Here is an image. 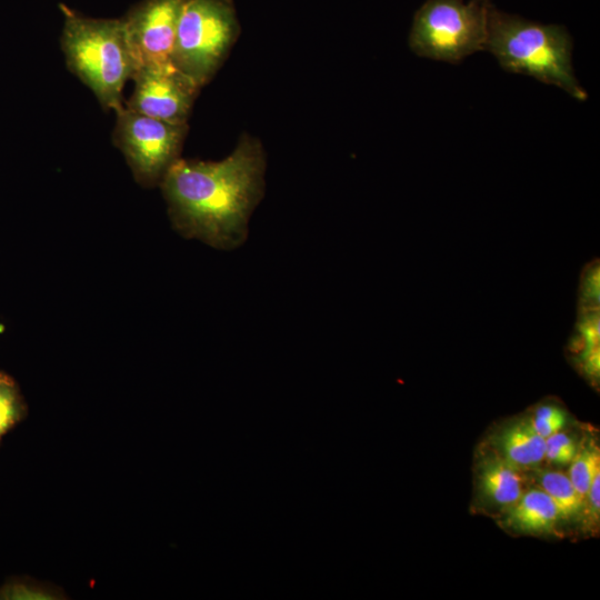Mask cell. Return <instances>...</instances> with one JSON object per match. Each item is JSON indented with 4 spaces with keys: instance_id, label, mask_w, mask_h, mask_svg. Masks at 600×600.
<instances>
[{
    "instance_id": "2e32d148",
    "label": "cell",
    "mask_w": 600,
    "mask_h": 600,
    "mask_svg": "<svg viewBox=\"0 0 600 600\" xmlns=\"http://www.w3.org/2000/svg\"><path fill=\"white\" fill-rule=\"evenodd\" d=\"M56 594V592L50 591L48 588L23 582L6 586L0 592L2 598L10 599H54L51 596Z\"/></svg>"
},
{
    "instance_id": "5b68a950",
    "label": "cell",
    "mask_w": 600,
    "mask_h": 600,
    "mask_svg": "<svg viewBox=\"0 0 600 600\" xmlns=\"http://www.w3.org/2000/svg\"><path fill=\"white\" fill-rule=\"evenodd\" d=\"M488 6L489 0H427L413 17L410 49L450 63L483 50Z\"/></svg>"
},
{
    "instance_id": "9c48e42d",
    "label": "cell",
    "mask_w": 600,
    "mask_h": 600,
    "mask_svg": "<svg viewBox=\"0 0 600 600\" xmlns=\"http://www.w3.org/2000/svg\"><path fill=\"white\" fill-rule=\"evenodd\" d=\"M522 471L498 454L487 457L478 469L480 497L491 507L509 509L526 491L527 480Z\"/></svg>"
},
{
    "instance_id": "7a4b0ae2",
    "label": "cell",
    "mask_w": 600,
    "mask_h": 600,
    "mask_svg": "<svg viewBox=\"0 0 600 600\" xmlns=\"http://www.w3.org/2000/svg\"><path fill=\"white\" fill-rule=\"evenodd\" d=\"M484 49L509 72L559 87L580 101L587 99L572 68L571 36L561 24L530 21L489 2Z\"/></svg>"
},
{
    "instance_id": "30bf717a",
    "label": "cell",
    "mask_w": 600,
    "mask_h": 600,
    "mask_svg": "<svg viewBox=\"0 0 600 600\" xmlns=\"http://www.w3.org/2000/svg\"><path fill=\"white\" fill-rule=\"evenodd\" d=\"M499 457L522 470L544 460L546 439L539 436L528 419L503 427L494 439Z\"/></svg>"
},
{
    "instance_id": "8fae6325",
    "label": "cell",
    "mask_w": 600,
    "mask_h": 600,
    "mask_svg": "<svg viewBox=\"0 0 600 600\" xmlns=\"http://www.w3.org/2000/svg\"><path fill=\"white\" fill-rule=\"evenodd\" d=\"M563 519L554 501L542 489L524 491L507 509V524L524 533H549Z\"/></svg>"
},
{
    "instance_id": "3957f363",
    "label": "cell",
    "mask_w": 600,
    "mask_h": 600,
    "mask_svg": "<svg viewBox=\"0 0 600 600\" xmlns=\"http://www.w3.org/2000/svg\"><path fill=\"white\" fill-rule=\"evenodd\" d=\"M64 23L60 38L68 69L97 97L104 110L117 111L134 62L121 19L84 17L59 6Z\"/></svg>"
},
{
    "instance_id": "277c9868",
    "label": "cell",
    "mask_w": 600,
    "mask_h": 600,
    "mask_svg": "<svg viewBox=\"0 0 600 600\" xmlns=\"http://www.w3.org/2000/svg\"><path fill=\"white\" fill-rule=\"evenodd\" d=\"M240 32L231 0H184L172 63L200 88L216 74Z\"/></svg>"
},
{
    "instance_id": "ba28073f",
    "label": "cell",
    "mask_w": 600,
    "mask_h": 600,
    "mask_svg": "<svg viewBox=\"0 0 600 600\" xmlns=\"http://www.w3.org/2000/svg\"><path fill=\"white\" fill-rule=\"evenodd\" d=\"M183 1L142 0L121 18L134 71L143 67L172 63Z\"/></svg>"
},
{
    "instance_id": "52a82bcc",
    "label": "cell",
    "mask_w": 600,
    "mask_h": 600,
    "mask_svg": "<svg viewBox=\"0 0 600 600\" xmlns=\"http://www.w3.org/2000/svg\"><path fill=\"white\" fill-rule=\"evenodd\" d=\"M134 89L126 108L174 124H188L200 87L170 64L139 68L132 78Z\"/></svg>"
},
{
    "instance_id": "e0dca14e",
    "label": "cell",
    "mask_w": 600,
    "mask_h": 600,
    "mask_svg": "<svg viewBox=\"0 0 600 600\" xmlns=\"http://www.w3.org/2000/svg\"><path fill=\"white\" fill-rule=\"evenodd\" d=\"M584 500H588V506H586L589 513L594 520H598L600 511V473L594 477Z\"/></svg>"
},
{
    "instance_id": "8992f818",
    "label": "cell",
    "mask_w": 600,
    "mask_h": 600,
    "mask_svg": "<svg viewBox=\"0 0 600 600\" xmlns=\"http://www.w3.org/2000/svg\"><path fill=\"white\" fill-rule=\"evenodd\" d=\"M114 146L123 153L136 181L147 188L160 184L180 158L188 124H174L134 112L116 111Z\"/></svg>"
},
{
    "instance_id": "6da1fadb",
    "label": "cell",
    "mask_w": 600,
    "mask_h": 600,
    "mask_svg": "<svg viewBox=\"0 0 600 600\" xmlns=\"http://www.w3.org/2000/svg\"><path fill=\"white\" fill-rule=\"evenodd\" d=\"M264 169L261 142L248 133L220 161L179 158L160 183L173 228L218 249L239 247L263 194Z\"/></svg>"
},
{
    "instance_id": "9a60e30c",
    "label": "cell",
    "mask_w": 600,
    "mask_h": 600,
    "mask_svg": "<svg viewBox=\"0 0 600 600\" xmlns=\"http://www.w3.org/2000/svg\"><path fill=\"white\" fill-rule=\"evenodd\" d=\"M528 420L536 432L547 439L566 427L568 413L560 406L547 403L539 406Z\"/></svg>"
},
{
    "instance_id": "7c38bea8",
    "label": "cell",
    "mask_w": 600,
    "mask_h": 600,
    "mask_svg": "<svg viewBox=\"0 0 600 600\" xmlns=\"http://www.w3.org/2000/svg\"><path fill=\"white\" fill-rule=\"evenodd\" d=\"M540 489L551 497L563 519L577 517L586 507L568 474L560 471H547L539 477Z\"/></svg>"
},
{
    "instance_id": "4fadbf2b",
    "label": "cell",
    "mask_w": 600,
    "mask_h": 600,
    "mask_svg": "<svg viewBox=\"0 0 600 600\" xmlns=\"http://www.w3.org/2000/svg\"><path fill=\"white\" fill-rule=\"evenodd\" d=\"M27 413V406L16 381L0 371V442L3 436L19 423Z\"/></svg>"
},
{
    "instance_id": "5bb4252c",
    "label": "cell",
    "mask_w": 600,
    "mask_h": 600,
    "mask_svg": "<svg viewBox=\"0 0 600 600\" xmlns=\"http://www.w3.org/2000/svg\"><path fill=\"white\" fill-rule=\"evenodd\" d=\"M568 477L579 494L586 499L590 484L600 473V451L597 446L583 448L570 462ZM586 501V500H584Z\"/></svg>"
}]
</instances>
